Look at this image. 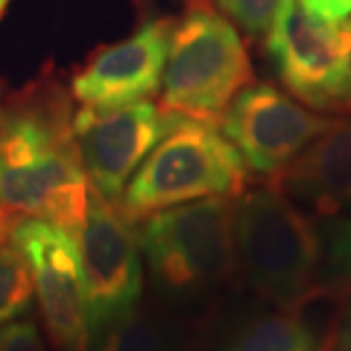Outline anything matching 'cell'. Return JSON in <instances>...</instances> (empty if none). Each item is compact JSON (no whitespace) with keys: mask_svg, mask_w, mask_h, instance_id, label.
Instances as JSON below:
<instances>
[{"mask_svg":"<svg viewBox=\"0 0 351 351\" xmlns=\"http://www.w3.org/2000/svg\"><path fill=\"white\" fill-rule=\"evenodd\" d=\"M75 113L69 88L49 73L0 106V207L47 221L73 239L92 199Z\"/></svg>","mask_w":351,"mask_h":351,"instance_id":"1","label":"cell"},{"mask_svg":"<svg viewBox=\"0 0 351 351\" xmlns=\"http://www.w3.org/2000/svg\"><path fill=\"white\" fill-rule=\"evenodd\" d=\"M138 244L156 293L191 308L215 297L237 269L234 201L203 197L143 219Z\"/></svg>","mask_w":351,"mask_h":351,"instance_id":"2","label":"cell"},{"mask_svg":"<svg viewBox=\"0 0 351 351\" xmlns=\"http://www.w3.org/2000/svg\"><path fill=\"white\" fill-rule=\"evenodd\" d=\"M252 82L250 57L234 24L211 4L193 0L170 34L158 108L219 127L230 101Z\"/></svg>","mask_w":351,"mask_h":351,"instance_id":"3","label":"cell"},{"mask_svg":"<svg viewBox=\"0 0 351 351\" xmlns=\"http://www.w3.org/2000/svg\"><path fill=\"white\" fill-rule=\"evenodd\" d=\"M234 246L248 285L279 308H291L316 285L322 244L311 217L274 188L234 201Z\"/></svg>","mask_w":351,"mask_h":351,"instance_id":"4","label":"cell"},{"mask_svg":"<svg viewBox=\"0 0 351 351\" xmlns=\"http://www.w3.org/2000/svg\"><path fill=\"white\" fill-rule=\"evenodd\" d=\"M248 182V166L217 127L176 117L172 127L119 197L129 223L186 201L237 197Z\"/></svg>","mask_w":351,"mask_h":351,"instance_id":"5","label":"cell"},{"mask_svg":"<svg viewBox=\"0 0 351 351\" xmlns=\"http://www.w3.org/2000/svg\"><path fill=\"white\" fill-rule=\"evenodd\" d=\"M265 38L283 86L313 110L338 113L351 49V18H322L302 0H287Z\"/></svg>","mask_w":351,"mask_h":351,"instance_id":"6","label":"cell"},{"mask_svg":"<svg viewBox=\"0 0 351 351\" xmlns=\"http://www.w3.org/2000/svg\"><path fill=\"white\" fill-rule=\"evenodd\" d=\"M121 211L92 191L86 221L76 232L90 341L141 306L143 260L138 237Z\"/></svg>","mask_w":351,"mask_h":351,"instance_id":"7","label":"cell"},{"mask_svg":"<svg viewBox=\"0 0 351 351\" xmlns=\"http://www.w3.org/2000/svg\"><path fill=\"white\" fill-rule=\"evenodd\" d=\"M10 240L24 254L39 311L57 351H88L86 291L75 239L34 217H16Z\"/></svg>","mask_w":351,"mask_h":351,"instance_id":"8","label":"cell"},{"mask_svg":"<svg viewBox=\"0 0 351 351\" xmlns=\"http://www.w3.org/2000/svg\"><path fill=\"white\" fill-rule=\"evenodd\" d=\"M334 123L262 82L230 101L219 127L250 170L271 178Z\"/></svg>","mask_w":351,"mask_h":351,"instance_id":"9","label":"cell"},{"mask_svg":"<svg viewBox=\"0 0 351 351\" xmlns=\"http://www.w3.org/2000/svg\"><path fill=\"white\" fill-rule=\"evenodd\" d=\"M174 121L147 100L108 110L82 106L75 113V135L92 191L117 205L129 178Z\"/></svg>","mask_w":351,"mask_h":351,"instance_id":"10","label":"cell"},{"mask_svg":"<svg viewBox=\"0 0 351 351\" xmlns=\"http://www.w3.org/2000/svg\"><path fill=\"white\" fill-rule=\"evenodd\" d=\"M172 27L168 18L147 20L129 38L92 53L73 76L75 100L108 110L151 98L162 84Z\"/></svg>","mask_w":351,"mask_h":351,"instance_id":"11","label":"cell"},{"mask_svg":"<svg viewBox=\"0 0 351 351\" xmlns=\"http://www.w3.org/2000/svg\"><path fill=\"white\" fill-rule=\"evenodd\" d=\"M269 184L318 217H332L351 207V119H336L271 176Z\"/></svg>","mask_w":351,"mask_h":351,"instance_id":"12","label":"cell"},{"mask_svg":"<svg viewBox=\"0 0 351 351\" xmlns=\"http://www.w3.org/2000/svg\"><path fill=\"white\" fill-rule=\"evenodd\" d=\"M328 343L295 308L250 318L221 351H328Z\"/></svg>","mask_w":351,"mask_h":351,"instance_id":"13","label":"cell"},{"mask_svg":"<svg viewBox=\"0 0 351 351\" xmlns=\"http://www.w3.org/2000/svg\"><path fill=\"white\" fill-rule=\"evenodd\" d=\"M88 351H186V346L166 322L138 306L94 336Z\"/></svg>","mask_w":351,"mask_h":351,"instance_id":"14","label":"cell"},{"mask_svg":"<svg viewBox=\"0 0 351 351\" xmlns=\"http://www.w3.org/2000/svg\"><path fill=\"white\" fill-rule=\"evenodd\" d=\"M34 301V279L12 240L0 246V324L24 316Z\"/></svg>","mask_w":351,"mask_h":351,"instance_id":"15","label":"cell"},{"mask_svg":"<svg viewBox=\"0 0 351 351\" xmlns=\"http://www.w3.org/2000/svg\"><path fill=\"white\" fill-rule=\"evenodd\" d=\"M215 10L250 38H265L287 0H209Z\"/></svg>","mask_w":351,"mask_h":351,"instance_id":"16","label":"cell"},{"mask_svg":"<svg viewBox=\"0 0 351 351\" xmlns=\"http://www.w3.org/2000/svg\"><path fill=\"white\" fill-rule=\"evenodd\" d=\"M0 351H47L34 322H8L0 328Z\"/></svg>","mask_w":351,"mask_h":351,"instance_id":"17","label":"cell"},{"mask_svg":"<svg viewBox=\"0 0 351 351\" xmlns=\"http://www.w3.org/2000/svg\"><path fill=\"white\" fill-rule=\"evenodd\" d=\"M330 260L339 279L351 281V219L334 230Z\"/></svg>","mask_w":351,"mask_h":351,"instance_id":"18","label":"cell"},{"mask_svg":"<svg viewBox=\"0 0 351 351\" xmlns=\"http://www.w3.org/2000/svg\"><path fill=\"white\" fill-rule=\"evenodd\" d=\"M302 4L311 12L330 20L348 18L351 14V0H302Z\"/></svg>","mask_w":351,"mask_h":351,"instance_id":"19","label":"cell"},{"mask_svg":"<svg viewBox=\"0 0 351 351\" xmlns=\"http://www.w3.org/2000/svg\"><path fill=\"white\" fill-rule=\"evenodd\" d=\"M330 351H351V299L339 316L338 326L330 343Z\"/></svg>","mask_w":351,"mask_h":351,"instance_id":"20","label":"cell"},{"mask_svg":"<svg viewBox=\"0 0 351 351\" xmlns=\"http://www.w3.org/2000/svg\"><path fill=\"white\" fill-rule=\"evenodd\" d=\"M338 113H351V49L343 69V82H341V94H339Z\"/></svg>","mask_w":351,"mask_h":351,"instance_id":"21","label":"cell"},{"mask_svg":"<svg viewBox=\"0 0 351 351\" xmlns=\"http://www.w3.org/2000/svg\"><path fill=\"white\" fill-rule=\"evenodd\" d=\"M14 221H16V215L10 213V211L4 209V207H0V246L6 244V242L10 240Z\"/></svg>","mask_w":351,"mask_h":351,"instance_id":"22","label":"cell"},{"mask_svg":"<svg viewBox=\"0 0 351 351\" xmlns=\"http://www.w3.org/2000/svg\"><path fill=\"white\" fill-rule=\"evenodd\" d=\"M8 2L10 0H0V18L4 16V12H6V6H8Z\"/></svg>","mask_w":351,"mask_h":351,"instance_id":"23","label":"cell"}]
</instances>
